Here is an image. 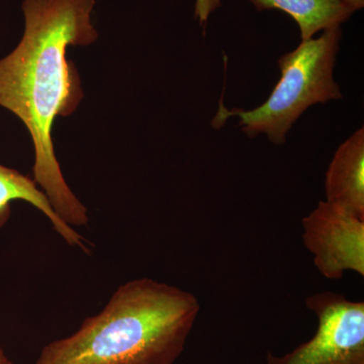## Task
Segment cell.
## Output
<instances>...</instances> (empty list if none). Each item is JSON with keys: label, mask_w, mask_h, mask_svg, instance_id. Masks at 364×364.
I'll return each mask as SVG.
<instances>
[{"label": "cell", "mask_w": 364, "mask_h": 364, "mask_svg": "<svg viewBox=\"0 0 364 364\" xmlns=\"http://www.w3.org/2000/svg\"><path fill=\"white\" fill-rule=\"evenodd\" d=\"M95 0H23L25 31L0 59V107L25 124L35 150L33 181L69 226H86L87 208L62 173L53 143L58 117L75 112L85 97L69 46H90L98 33L91 21Z\"/></svg>", "instance_id": "1"}, {"label": "cell", "mask_w": 364, "mask_h": 364, "mask_svg": "<svg viewBox=\"0 0 364 364\" xmlns=\"http://www.w3.org/2000/svg\"><path fill=\"white\" fill-rule=\"evenodd\" d=\"M200 311L189 291L148 277L130 280L77 331L46 345L36 364H173Z\"/></svg>", "instance_id": "2"}, {"label": "cell", "mask_w": 364, "mask_h": 364, "mask_svg": "<svg viewBox=\"0 0 364 364\" xmlns=\"http://www.w3.org/2000/svg\"><path fill=\"white\" fill-rule=\"evenodd\" d=\"M340 39L341 30L333 28L318 39L303 41L279 59L282 78L267 102L252 111H229L220 102L213 127L220 129L228 117H238L242 131L250 138L267 134L275 145L286 143L287 133L309 107L342 98L333 77Z\"/></svg>", "instance_id": "3"}, {"label": "cell", "mask_w": 364, "mask_h": 364, "mask_svg": "<svg viewBox=\"0 0 364 364\" xmlns=\"http://www.w3.org/2000/svg\"><path fill=\"white\" fill-rule=\"evenodd\" d=\"M306 306L317 317L315 335L282 355L269 352L263 364H364V301L323 291Z\"/></svg>", "instance_id": "4"}, {"label": "cell", "mask_w": 364, "mask_h": 364, "mask_svg": "<svg viewBox=\"0 0 364 364\" xmlns=\"http://www.w3.org/2000/svg\"><path fill=\"white\" fill-rule=\"evenodd\" d=\"M303 243L327 279L353 272L364 277V220L326 202L301 220Z\"/></svg>", "instance_id": "5"}, {"label": "cell", "mask_w": 364, "mask_h": 364, "mask_svg": "<svg viewBox=\"0 0 364 364\" xmlns=\"http://www.w3.org/2000/svg\"><path fill=\"white\" fill-rule=\"evenodd\" d=\"M326 202L364 220V130L340 145L325 178Z\"/></svg>", "instance_id": "6"}, {"label": "cell", "mask_w": 364, "mask_h": 364, "mask_svg": "<svg viewBox=\"0 0 364 364\" xmlns=\"http://www.w3.org/2000/svg\"><path fill=\"white\" fill-rule=\"evenodd\" d=\"M23 200L39 210L49 220L53 229L72 247L90 251L85 237L66 224L55 212L51 203L33 179L20 171L0 164V229L6 226L11 215V203Z\"/></svg>", "instance_id": "7"}, {"label": "cell", "mask_w": 364, "mask_h": 364, "mask_svg": "<svg viewBox=\"0 0 364 364\" xmlns=\"http://www.w3.org/2000/svg\"><path fill=\"white\" fill-rule=\"evenodd\" d=\"M258 11L279 9L298 23L301 40L321 30L339 28L354 13L342 0H249Z\"/></svg>", "instance_id": "8"}, {"label": "cell", "mask_w": 364, "mask_h": 364, "mask_svg": "<svg viewBox=\"0 0 364 364\" xmlns=\"http://www.w3.org/2000/svg\"><path fill=\"white\" fill-rule=\"evenodd\" d=\"M220 4V0H196V16L202 25L207 23L210 14L218 9Z\"/></svg>", "instance_id": "9"}, {"label": "cell", "mask_w": 364, "mask_h": 364, "mask_svg": "<svg viewBox=\"0 0 364 364\" xmlns=\"http://www.w3.org/2000/svg\"><path fill=\"white\" fill-rule=\"evenodd\" d=\"M342 1L353 9L354 11L363 9L364 6V0H342Z\"/></svg>", "instance_id": "10"}, {"label": "cell", "mask_w": 364, "mask_h": 364, "mask_svg": "<svg viewBox=\"0 0 364 364\" xmlns=\"http://www.w3.org/2000/svg\"><path fill=\"white\" fill-rule=\"evenodd\" d=\"M0 364H14L13 361L7 358L6 352H4L1 345H0Z\"/></svg>", "instance_id": "11"}]
</instances>
